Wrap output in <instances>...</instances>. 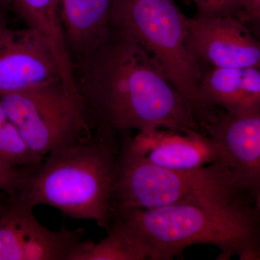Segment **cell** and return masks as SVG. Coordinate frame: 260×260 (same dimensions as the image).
<instances>
[{"label":"cell","instance_id":"d6986e66","mask_svg":"<svg viewBox=\"0 0 260 260\" xmlns=\"http://www.w3.org/2000/svg\"><path fill=\"white\" fill-rule=\"evenodd\" d=\"M239 19L243 22L256 21L260 23V0H249L245 11Z\"/></svg>","mask_w":260,"mask_h":260},{"label":"cell","instance_id":"3957f363","mask_svg":"<svg viewBox=\"0 0 260 260\" xmlns=\"http://www.w3.org/2000/svg\"><path fill=\"white\" fill-rule=\"evenodd\" d=\"M121 133L93 129L54 149L32 168L18 192L32 206L46 205L107 229Z\"/></svg>","mask_w":260,"mask_h":260},{"label":"cell","instance_id":"8fae6325","mask_svg":"<svg viewBox=\"0 0 260 260\" xmlns=\"http://www.w3.org/2000/svg\"><path fill=\"white\" fill-rule=\"evenodd\" d=\"M130 145L149 161L169 169L191 170L221 160L218 146L203 131L186 134L159 128L138 132L130 138Z\"/></svg>","mask_w":260,"mask_h":260},{"label":"cell","instance_id":"ac0fdd59","mask_svg":"<svg viewBox=\"0 0 260 260\" xmlns=\"http://www.w3.org/2000/svg\"><path fill=\"white\" fill-rule=\"evenodd\" d=\"M32 168L13 167L0 160V190L7 194L20 191Z\"/></svg>","mask_w":260,"mask_h":260},{"label":"cell","instance_id":"8992f818","mask_svg":"<svg viewBox=\"0 0 260 260\" xmlns=\"http://www.w3.org/2000/svg\"><path fill=\"white\" fill-rule=\"evenodd\" d=\"M0 104L28 148L42 158L93 129L80 95L63 80L3 95Z\"/></svg>","mask_w":260,"mask_h":260},{"label":"cell","instance_id":"7a4b0ae2","mask_svg":"<svg viewBox=\"0 0 260 260\" xmlns=\"http://www.w3.org/2000/svg\"><path fill=\"white\" fill-rule=\"evenodd\" d=\"M109 225L121 231L146 259H173L189 246L207 244L218 248L220 259L260 260V210L251 200L209 208L116 210Z\"/></svg>","mask_w":260,"mask_h":260},{"label":"cell","instance_id":"5b68a950","mask_svg":"<svg viewBox=\"0 0 260 260\" xmlns=\"http://www.w3.org/2000/svg\"><path fill=\"white\" fill-rule=\"evenodd\" d=\"M186 20L175 0H115L111 25L131 34L157 61L201 127L212 114L200 100L204 70L186 45Z\"/></svg>","mask_w":260,"mask_h":260},{"label":"cell","instance_id":"4fadbf2b","mask_svg":"<svg viewBox=\"0 0 260 260\" xmlns=\"http://www.w3.org/2000/svg\"><path fill=\"white\" fill-rule=\"evenodd\" d=\"M115 0H58L73 64L98 47L111 26Z\"/></svg>","mask_w":260,"mask_h":260},{"label":"cell","instance_id":"2e32d148","mask_svg":"<svg viewBox=\"0 0 260 260\" xmlns=\"http://www.w3.org/2000/svg\"><path fill=\"white\" fill-rule=\"evenodd\" d=\"M107 237L93 242L79 260H144L145 256L118 228L109 225Z\"/></svg>","mask_w":260,"mask_h":260},{"label":"cell","instance_id":"44dd1931","mask_svg":"<svg viewBox=\"0 0 260 260\" xmlns=\"http://www.w3.org/2000/svg\"><path fill=\"white\" fill-rule=\"evenodd\" d=\"M246 26L249 28L254 35L260 40V23L256 21H246L244 22Z\"/></svg>","mask_w":260,"mask_h":260},{"label":"cell","instance_id":"ba28073f","mask_svg":"<svg viewBox=\"0 0 260 260\" xmlns=\"http://www.w3.org/2000/svg\"><path fill=\"white\" fill-rule=\"evenodd\" d=\"M186 45L205 70L254 68L260 70V40L235 17H187Z\"/></svg>","mask_w":260,"mask_h":260},{"label":"cell","instance_id":"52a82bcc","mask_svg":"<svg viewBox=\"0 0 260 260\" xmlns=\"http://www.w3.org/2000/svg\"><path fill=\"white\" fill-rule=\"evenodd\" d=\"M34 208L18 191L0 202V260H78L90 249L83 229L51 230Z\"/></svg>","mask_w":260,"mask_h":260},{"label":"cell","instance_id":"9a60e30c","mask_svg":"<svg viewBox=\"0 0 260 260\" xmlns=\"http://www.w3.org/2000/svg\"><path fill=\"white\" fill-rule=\"evenodd\" d=\"M44 158L32 152L0 104V160L18 167H36Z\"/></svg>","mask_w":260,"mask_h":260},{"label":"cell","instance_id":"5bb4252c","mask_svg":"<svg viewBox=\"0 0 260 260\" xmlns=\"http://www.w3.org/2000/svg\"><path fill=\"white\" fill-rule=\"evenodd\" d=\"M11 3L13 11L27 28L37 30L47 41L60 67L63 82L70 90H76L58 0H11Z\"/></svg>","mask_w":260,"mask_h":260},{"label":"cell","instance_id":"6da1fadb","mask_svg":"<svg viewBox=\"0 0 260 260\" xmlns=\"http://www.w3.org/2000/svg\"><path fill=\"white\" fill-rule=\"evenodd\" d=\"M89 121L119 133L165 128L202 131L192 109L129 32L111 25L91 53L73 64Z\"/></svg>","mask_w":260,"mask_h":260},{"label":"cell","instance_id":"7402d4cb","mask_svg":"<svg viewBox=\"0 0 260 260\" xmlns=\"http://www.w3.org/2000/svg\"><path fill=\"white\" fill-rule=\"evenodd\" d=\"M254 204H255L256 208L260 210V192L256 194L255 198H254Z\"/></svg>","mask_w":260,"mask_h":260},{"label":"cell","instance_id":"30bf717a","mask_svg":"<svg viewBox=\"0 0 260 260\" xmlns=\"http://www.w3.org/2000/svg\"><path fill=\"white\" fill-rule=\"evenodd\" d=\"M201 129L215 142L222 161L254 201L260 192V114L235 116L218 109Z\"/></svg>","mask_w":260,"mask_h":260},{"label":"cell","instance_id":"e0dca14e","mask_svg":"<svg viewBox=\"0 0 260 260\" xmlns=\"http://www.w3.org/2000/svg\"><path fill=\"white\" fill-rule=\"evenodd\" d=\"M194 5V16L200 18L235 17L240 18L249 0H184Z\"/></svg>","mask_w":260,"mask_h":260},{"label":"cell","instance_id":"9c48e42d","mask_svg":"<svg viewBox=\"0 0 260 260\" xmlns=\"http://www.w3.org/2000/svg\"><path fill=\"white\" fill-rule=\"evenodd\" d=\"M63 80L44 38L31 28H10L0 20V96Z\"/></svg>","mask_w":260,"mask_h":260},{"label":"cell","instance_id":"7c38bea8","mask_svg":"<svg viewBox=\"0 0 260 260\" xmlns=\"http://www.w3.org/2000/svg\"><path fill=\"white\" fill-rule=\"evenodd\" d=\"M200 100L211 114L218 109L235 116L260 114V70L211 68L200 80Z\"/></svg>","mask_w":260,"mask_h":260},{"label":"cell","instance_id":"277c9868","mask_svg":"<svg viewBox=\"0 0 260 260\" xmlns=\"http://www.w3.org/2000/svg\"><path fill=\"white\" fill-rule=\"evenodd\" d=\"M131 132L121 133V146L111 211L177 205L220 207L252 198L220 160L191 170L160 167L137 153Z\"/></svg>","mask_w":260,"mask_h":260},{"label":"cell","instance_id":"ffe728a7","mask_svg":"<svg viewBox=\"0 0 260 260\" xmlns=\"http://www.w3.org/2000/svg\"><path fill=\"white\" fill-rule=\"evenodd\" d=\"M13 11L11 0H0V20H8V13Z\"/></svg>","mask_w":260,"mask_h":260}]
</instances>
